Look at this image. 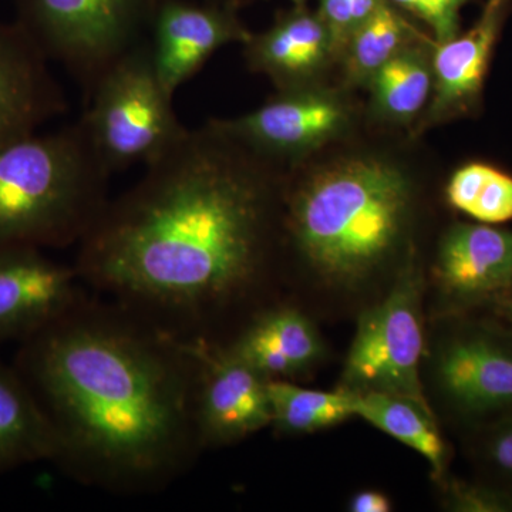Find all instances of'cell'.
<instances>
[{
  "mask_svg": "<svg viewBox=\"0 0 512 512\" xmlns=\"http://www.w3.org/2000/svg\"><path fill=\"white\" fill-rule=\"evenodd\" d=\"M507 5L490 2L483 16L464 35L446 42L434 43L431 55L433 92H431L429 123H439L466 114L477 106L490 66L491 55L505 15Z\"/></svg>",
  "mask_w": 512,
  "mask_h": 512,
  "instance_id": "2e32d148",
  "label": "cell"
},
{
  "mask_svg": "<svg viewBox=\"0 0 512 512\" xmlns=\"http://www.w3.org/2000/svg\"><path fill=\"white\" fill-rule=\"evenodd\" d=\"M356 417L426 458L437 476L446 470V444L430 407L396 394L363 393L357 394Z\"/></svg>",
  "mask_w": 512,
  "mask_h": 512,
  "instance_id": "d6986e66",
  "label": "cell"
},
{
  "mask_svg": "<svg viewBox=\"0 0 512 512\" xmlns=\"http://www.w3.org/2000/svg\"><path fill=\"white\" fill-rule=\"evenodd\" d=\"M76 268L35 247L0 248V342H25L86 295Z\"/></svg>",
  "mask_w": 512,
  "mask_h": 512,
  "instance_id": "8fae6325",
  "label": "cell"
},
{
  "mask_svg": "<svg viewBox=\"0 0 512 512\" xmlns=\"http://www.w3.org/2000/svg\"><path fill=\"white\" fill-rule=\"evenodd\" d=\"M498 308H500L501 315L504 316L505 322H507L508 330L512 333V289L498 302Z\"/></svg>",
  "mask_w": 512,
  "mask_h": 512,
  "instance_id": "f1b7e54d",
  "label": "cell"
},
{
  "mask_svg": "<svg viewBox=\"0 0 512 512\" xmlns=\"http://www.w3.org/2000/svg\"><path fill=\"white\" fill-rule=\"evenodd\" d=\"M399 10L429 26L434 43L446 42L460 33L461 9L471 0H387Z\"/></svg>",
  "mask_w": 512,
  "mask_h": 512,
  "instance_id": "cb8c5ba5",
  "label": "cell"
},
{
  "mask_svg": "<svg viewBox=\"0 0 512 512\" xmlns=\"http://www.w3.org/2000/svg\"><path fill=\"white\" fill-rule=\"evenodd\" d=\"M384 0H319L318 15L332 32L339 55L352 33L362 26Z\"/></svg>",
  "mask_w": 512,
  "mask_h": 512,
  "instance_id": "d4e9b609",
  "label": "cell"
},
{
  "mask_svg": "<svg viewBox=\"0 0 512 512\" xmlns=\"http://www.w3.org/2000/svg\"><path fill=\"white\" fill-rule=\"evenodd\" d=\"M197 346V421L204 451L239 443L271 427L269 379L224 346Z\"/></svg>",
  "mask_w": 512,
  "mask_h": 512,
  "instance_id": "30bf717a",
  "label": "cell"
},
{
  "mask_svg": "<svg viewBox=\"0 0 512 512\" xmlns=\"http://www.w3.org/2000/svg\"><path fill=\"white\" fill-rule=\"evenodd\" d=\"M285 174L217 120L188 128L77 244L80 281L185 343L225 345L282 272Z\"/></svg>",
  "mask_w": 512,
  "mask_h": 512,
  "instance_id": "6da1fadb",
  "label": "cell"
},
{
  "mask_svg": "<svg viewBox=\"0 0 512 512\" xmlns=\"http://www.w3.org/2000/svg\"><path fill=\"white\" fill-rule=\"evenodd\" d=\"M339 55L335 37L318 13L295 6L265 32L245 43L249 67L284 90L312 84L313 77Z\"/></svg>",
  "mask_w": 512,
  "mask_h": 512,
  "instance_id": "e0dca14e",
  "label": "cell"
},
{
  "mask_svg": "<svg viewBox=\"0 0 512 512\" xmlns=\"http://www.w3.org/2000/svg\"><path fill=\"white\" fill-rule=\"evenodd\" d=\"M22 26L49 60L62 63L84 93L143 42L158 0H13Z\"/></svg>",
  "mask_w": 512,
  "mask_h": 512,
  "instance_id": "8992f818",
  "label": "cell"
},
{
  "mask_svg": "<svg viewBox=\"0 0 512 512\" xmlns=\"http://www.w3.org/2000/svg\"><path fill=\"white\" fill-rule=\"evenodd\" d=\"M110 177L80 120L0 144V248L79 244L110 200Z\"/></svg>",
  "mask_w": 512,
  "mask_h": 512,
  "instance_id": "277c9868",
  "label": "cell"
},
{
  "mask_svg": "<svg viewBox=\"0 0 512 512\" xmlns=\"http://www.w3.org/2000/svg\"><path fill=\"white\" fill-rule=\"evenodd\" d=\"M350 120L342 96L309 84L284 90L245 116L217 121L262 157L291 168L342 136Z\"/></svg>",
  "mask_w": 512,
  "mask_h": 512,
  "instance_id": "ba28073f",
  "label": "cell"
},
{
  "mask_svg": "<svg viewBox=\"0 0 512 512\" xmlns=\"http://www.w3.org/2000/svg\"><path fill=\"white\" fill-rule=\"evenodd\" d=\"M55 457L52 427L16 367L0 360V474Z\"/></svg>",
  "mask_w": 512,
  "mask_h": 512,
  "instance_id": "ac0fdd59",
  "label": "cell"
},
{
  "mask_svg": "<svg viewBox=\"0 0 512 512\" xmlns=\"http://www.w3.org/2000/svg\"><path fill=\"white\" fill-rule=\"evenodd\" d=\"M282 187L281 264L301 266L336 288L353 289L392 264L406 245L416 188L386 158H343Z\"/></svg>",
  "mask_w": 512,
  "mask_h": 512,
  "instance_id": "3957f363",
  "label": "cell"
},
{
  "mask_svg": "<svg viewBox=\"0 0 512 512\" xmlns=\"http://www.w3.org/2000/svg\"><path fill=\"white\" fill-rule=\"evenodd\" d=\"M441 291L456 305L500 302L512 289V231L456 224L441 238L436 259Z\"/></svg>",
  "mask_w": 512,
  "mask_h": 512,
  "instance_id": "5bb4252c",
  "label": "cell"
},
{
  "mask_svg": "<svg viewBox=\"0 0 512 512\" xmlns=\"http://www.w3.org/2000/svg\"><path fill=\"white\" fill-rule=\"evenodd\" d=\"M349 508L353 512H389L392 503L386 494L366 490L353 495Z\"/></svg>",
  "mask_w": 512,
  "mask_h": 512,
  "instance_id": "83f0119b",
  "label": "cell"
},
{
  "mask_svg": "<svg viewBox=\"0 0 512 512\" xmlns=\"http://www.w3.org/2000/svg\"><path fill=\"white\" fill-rule=\"evenodd\" d=\"M295 3V6H305L306 0H292Z\"/></svg>",
  "mask_w": 512,
  "mask_h": 512,
  "instance_id": "f546056e",
  "label": "cell"
},
{
  "mask_svg": "<svg viewBox=\"0 0 512 512\" xmlns=\"http://www.w3.org/2000/svg\"><path fill=\"white\" fill-rule=\"evenodd\" d=\"M150 32L158 79L171 97L221 47L251 37L231 9L185 0H158Z\"/></svg>",
  "mask_w": 512,
  "mask_h": 512,
  "instance_id": "7c38bea8",
  "label": "cell"
},
{
  "mask_svg": "<svg viewBox=\"0 0 512 512\" xmlns=\"http://www.w3.org/2000/svg\"><path fill=\"white\" fill-rule=\"evenodd\" d=\"M232 355L269 380L308 372L323 352L315 323L291 303H266L225 343Z\"/></svg>",
  "mask_w": 512,
  "mask_h": 512,
  "instance_id": "9a60e30c",
  "label": "cell"
},
{
  "mask_svg": "<svg viewBox=\"0 0 512 512\" xmlns=\"http://www.w3.org/2000/svg\"><path fill=\"white\" fill-rule=\"evenodd\" d=\"M272 423L281 434H309L356 417L357 393L305 389L289 380H269Z\"/></svg>",
  "mask_w": 512,
  "mask_h": 512,
  "instance_id": "44dd1931",
  "label": "cell"
},
{
  "mask_svg": "<svg viewBox=\"0 0 512 512\" xmlns=\"http://www.w3.org/2000/svg\"><path fill=\"white\" fill-rule=\"evenodd\" d=\"M450 498L458 511H512V494L501 488L454 484Z\"/></svg>",
  "mask_w": 512,
  "mask_h": 512,
  "instance_id": "4316f807",
  "label": "cell"
},
{
  "mask_svg": "<svg viewBox=\"0 0 512 512\" xmlns=\"http://www.w3.org/2000/svg\"><path fill=\"white\" fill-rule=\"evenodd\" d=\"M417 32L400 10L384 0L359 26L342 49L345 73L352 83L367 84L373 74L404 47L413 45Z\"/></svg>",
  "mask_w": 512,
  "mask_h": 512,
  "instance_id": "7402d4cb",
  "label": "cell"
},
{
  "mask_svg": "<svg viewBox=\"0 0 512 512\" xmlns=\"http://www.w3.org/2000/svg\"><path fill=\"white\" fill-rule=\"evenodd\" d=\"M82 124L110 174L148 165L187 134L154 66L150 39L116 60L86 93Z\"/></svg>",
  "mask_w": 512,
  "mask_h": 512,
  "instance_id": "5b68a950",
  "label": "cell"
},
{
  "mask_svg": "<svg viewBox=\"0 0 512 512\" xmlns=\"http://www.w3.org/2000/svg\"><path fill=\"white\" fill-rule=\"evenodd\" d=\"M436 382L451 409L468 421L493 424L512 416V333L467 326L436 357Z\"/></svg>",
  "mask_w": 512,
  "mask_h": 512,
  "instance_id": "9c48e42d",
  "label": "cell"
},
{
  "mask_svg": "<svg viewBox=\"0 0 512 512\" xmlns=\"http://www.w3.org/2000/svg\"><path fill=\"white\" fill-rule=\"evenodd\" d=\"M483 463L495 477L507 485L512 494V416L490 424L481 446Z\"/></svg>",
  "mask_w": 512,
  "mask_h": 512,
  "instance_id": "484cf974",
  "label": "cell"
},
{
  "mask_svg": "<svg viewBox=\"0 0 512 512\" xmlns=\"http://www.w3.org/2000/svg\"><path fill=\"white\" fill-rule=\"evenodd\" d=\"M373 109L393 123H410L430 103L433 92L431 57L423 47H404L366 84Z\"/></svg>",
  "mask_w": 512,
  "mask_h": 512,
  "instance_id": "ffe728a7",
  "label": "cell"
},
{
  "mask_svg": "<svg viewBox=\"0 0 512 512\" xmlns=\"http://www.w3.org/2000/svg\"><path fill=\"white\" fill-rule=\"evenodd\" d=\"M446 195L451 207L481 224L512 220V177L493 165L468 163L458 168Z\"/></svg>",
  "mask_w": 512,
  "mask_h": 512,
  "instance_id": "603a6c76",
  "label": "cell"
},
{
  "mask_svg": "<svg viewBox=\"0 0 512 512\" xmlns=\"http://www.w3.org/2000/svg\"><path fill=\"white\" fill-rule=\"evenodd\" d=\"M76 483L153 495L190 474L202 448L200 349L103 296L84 295L20 345L15 363Z\"/></svg>",
  "mask_w": 512,
  "mask_h": 512,
  "instance_id": "7a4b0ae2",
  "label": "cell"
},
{
  "mask_svg": "<svg viewBox=\"0 0 512 512\" xmlns=\"http://www.w3.org/2000/svg\"><path fill=\"white\" fill-rule=\"evenodd\" d=\"M421 293L423 278L409 261L389 295L360 316L343 369L342 389L396 394L430 407L420 379L424 349Z\"/></svg>",
  "mask_w": 512,
  "mask_h": 512,
  "instance_id": "52a82bcc",
  "label": "cell"
},
{
  "mask_svg": "<svg viewBox=\"0 0 512 512\" xmlns=\"http://www.w3.org/2000/svg\"><path fill=\"white\" fill-rule=\"evenodd\" d=\"M47 62L18 22H0V144L32 136L67 110Z\"/></svg>",
  "mask_w": 512,
  "mask_h": 512,
  "instance_id": "4fadbf2b",
  "label": "cell"
},
{
  "mask_svg": "<svg viewBox=\"0 0 512 512\" xmlns=\"http://www.w3.org/2000/svg\"><path fill=\"white\" fill-rule=\"evenodd\" d=\"M490 2L500 3V5H507L510 0H490Z\"/></svg>",
  "mask_w": 512,
  "mask_h": 512,
  "instance_id": "4dcf8cb0",
  "label": "cell"
}]
</instances>
